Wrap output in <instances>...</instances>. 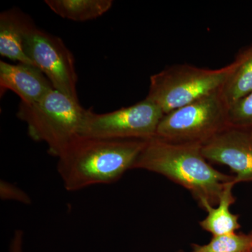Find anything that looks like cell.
<instances>
[{"label": "cell", "mask_w": 252, "mask_h": 252, "mask_svg": "<svg viewBox=\"0 0 252 252\" xmlns=\"http://www.w3.org/2000/svg\"><path fill=\"white\" fill-rule=\"evenodd\" d=\"M207 160L234 172L236 184L252 182V127L229 126L202 145Z\"/></svg>", "instance_id": "cell-8"}, {"label": "cell", "mask_w": 252, "mask_h": 252, "mask_svg": "<svg viewBox=\"0 0 252 252\" xmlns=\"http://www.w3.org/2000/svg\"><path fill=\"white\" fill-rule=\"evenodd\" d=\"M237 185L235 180L225 185L220 195V201L215 207H208L205 210L207 217L200 220V227L213 236L236 233L241 225L239 222L240 216L230 212V206L236 198L233 195V188Z\"/></svg>", "instance_id": "cell-11"}, {"label": "cell", "mask_w": 252, "mask_h": 252, "mask_svg": "<svg viewBox=\"0 0 252 252\" xmlns=\"http://www.w3.org/2000/svg\"><path fill=\"white\" fill-rule=\"evenodd\" d=\"M233 69V63L220 69L176 64L150 77L147 98L164 114L221 90Z\"/></svg>", "instance_id": "cell-4"}, {"label": "cell", "mask_w": 252, "mask_h": 252, "mask_svg": "<svg viewBox=\"0 0 252 252\" xmlns=\"http://www.w3.org/2000/svg\"><path fill=\"white\" fill-rule=\"evenodd\" d=\"M23 46L28 59L48 78L54 89L79 100L74 59L61 38L33 23L26 32Z\"/></svg>", "instance_id": "cell-7"}, {"label": "cell", "mask_w": 252, "mask_h": 252, "mask_svg": "<svg viewBox=\"0 0 252 252\" xmlns=\"http://www.w3.org/2000/svg\"><path fill=\"white\" fill-rule=\"evenodd\" d=\"M147 140L79 136L57 158V171L64 189L75 192L115 183L133 169Z\"/></svg>", "instance_id": "cell-2"}, {"label": "cell", "mask_w": 252, "mask_h": 252, "mask_svg": "<svg viewBox=\"0 0 252 252\" xmlns=\"http://www.w3.org/2000/svg\"><path fill=\"white\" fill-rule=\"evenodd\" d=\"M230 126L252 127V91L231 104L228 109Z\"/></svg>", "instance_id": "cell-15"}, {"label": "cell", "mask_w": 252, "mask_h": 252, "mask_svg": "<svg viewBox=\"0 0 252 252\" xmlns=\"http://www.w3.org/2000/svg\"><path fill=\"white\" fill-rule=\"evenodd\" d=\"M44 2L55 14L78 22L102 16L113 4L112 0H46Z\"/></svg>", "instance_id": "cell-13"}, {"label": "cell", "mask_w": 252, "mask_h": 252, "mask_svg": "<svg viewBox=\"0 0 252 252\" xmlns=\"http://www.w3.org/2000/svg\"><path fill=\"white\" fill-rule=\"evenodd\" d=\"M252 244L249 234L230 233L213 236L206 245H193L191 252H245Z\"/></svg>", "instance_id": "cell-14"}, {"label": "cell", "mask_w": 252, "mask_h": 252, "mask_svg": "<svg viewBox=\"0 0 252 252\" xmlns=\"http://www.w3.org/2000/svg\"><path fill=\"white\" fill-rule=\"evenodd\" d=\"M32 24L31 18L19 9L14 8L3 11L0 14V55L33 65L23 46L26 32Z\"/></svg>", "instance_id": "cell-10"}, {"label": "cell", "mask_w": 252, "mask_h": 252, "mask_svg": "<svg viewBox=\"0 0 252 252\" xmlns=\"http://www.w3.org/2000/svg\"><path fill=\"white\" fill-rule=\"evenodd\" d=\"M1 94L6 91L14 92L21 102L33 104L54 89L48 78L38 68L30 64H17L0 61Z\"/></svg>", "instance_id": "cell-9"}, {"label": "cell", "mask_w": 252, "mask_h": 252, "mask_svg": "<svg viewBox=\"0 0 252 252\" xmlns=\"http://www.w3.org/2000/svg\"><path fill=\"white\" fill-rule=\"evenodd\" d=\"M245 252H252V244L251 246Z\"/></svg>", "instance_id": "cell-18"}, {"label": "cell", "mask_w": 252, "mask_h": 252, "mask_svg": "<svg viewBox=\"0 0 252 252\" xmlns=\"http://www.w3.org/2000/svg\"><path fill=\"white\" fill-rule=\"evenodd\" d=\"M233 64V70L221 89L228 107L252 91V45L239 55Z\"/></svg>", "instance_id": "cell-12"}, {"label": "cell", "mask_w": 252, "mask_h": 252, "mask_svg": "<svg viewBox=\"0 0 252 252\" xmlns=\"http://www.w3.org/2000/svg\"><path fill=\"white\" fill-rule=\"evenodd\" d=\"M133 169L158 174L182 186L204 210L216 206L225 185L235 180L234 175L209 163L202 144L169 142L157 136L147 140Z\"/></svg>", "instance_id": "cell-1"}, {"label": "cell", "mask_w": 252, "mask_h": 252, "mask_svg": "<svg viewBox=\"0 0 252 252\" xmlns=\"http://www.w3.org/2000/svg\"><path fill=\"white\" fill-rule=\"evenodd\" d=\"M23 232L16 230L10 244V252H23Z\"/></svg>", "instance_id": "cell-17"}, {"label": "cell", "mask_w": 252, "mask_h": 252, "mask_svg": "<svg viewBox=\"0 0 252 252\" xmlns=\"http://www.w3.org/2000/svg\"><path fill=\"white\" fill-rule=\"evenodd\" d=\"M161 109L147 98L114 112L97 114L86 109L79 136L94 138L149 140L157 135Z\"/></svg>", "instance_id": "cell-6"}, {"label": "cell", "mask_w": 252, "mask_h": 252, "mask_svg": "<svg viewBox=\"0 0 252 252\" xmlns=\"http://www.w3.org/2000/svg\"><path fill=\"white\" fill-rule=\"evenodd\" d=\"M0 197L2 200H13L26 205L32 203L31 197L24 190L5 180L0 182Z\"/></svg>", "instance_id": "cell-16"}, {"label": "cell", "mask_w": 252, "mask_h": 252, "mask_svg": "<svg viewBox=\"0 0 252 252\" xmlns=\"http://www.w3.org/2000/svg\"><path fill=\"white\" fill-rule=\"evenodd\" d=\"M228 104L221 90L165 114L157 131L162 140L182 143H206L229 127Z\"/></svg>", "instance_id": "cell-5"}, {"label": "cell", "mask_w": 252, "mask_h": 252, "mask_svg": "<svg viewBox=\"0 0 252 252\" xmlns=\"http://www.w3.org/2000/svg\"><path fill=\"white\" fill-rule=\"evenodd\" d=\"M250 234H251V235H252V232H251V233H250Z\"/></svg>", "instance_id": "cell-19"}, {"label": "cell", "mask_w": 252, "mask_h": 252, "mask_svg": "<svg viewBox=\"0 0 252 252\" xmlns=\"http://www.w3.org/2000/svg\"><path fill=\"white\" fill-rule=\"evenodd\" d=\"M86 112L79 100L53 89L35 103L20 102L17 117L27 124L30 137L58 158L79 137Z\"/></svg>", "instance_id": "cell-3"}]
</instances>
